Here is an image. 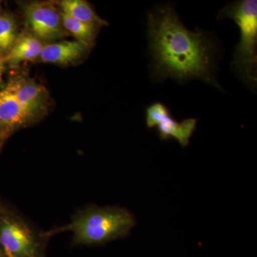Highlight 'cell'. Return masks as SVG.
Instances as JSON below:
<instances>
[{"label": "cell", "instance_id": "obj_1", "mask_svg": "<svg viewBox=\"0 0 257 257\" xmlns=\"http://www.w3.org/2000/svg\"><path fill=\"white\" fill-rule=\"evenodd\" d=\"M147 32L154 78L179 83L199 79L222 90L215 75L218 48L208 32L188 30L169 4L149 12Z\"/></svg>", "mask_w": 257, "mask_h": 257}, {"label": "cell", "instance_id": "obj_2", "mask_svg": "<svg viewBox=\"0 0 257 257\" xmlns=\"http://www.w3.org/2000/svg\"><path fill=\"white\" fill-rule=\"evenodd\" d=\"M135 224V217L125 208L91 205L77 211L68 224L42 234L48 239L70 231L73 246H99L126 237Z\"/></svg>", "mask_w": 257, "mask_h": 257}, {"label": "cell", "instance_id": "obj_3", "mask_svg": "<svg viewBox=\"0 0 257 257\" xmlns=\"http://www.w3.org/2000/svg\"><path fill=\"white\" fill-rule=\"evenodd\" d=\"M231 19L239 29V43L234 49L231 67L249 89L257 84V1L239 0L226 5L218 20Z\"/></svg>", "mask_w": 257, "mask_h": 257}, {"label": "cell", "instance_id": "obj_4", "mask_svg": "<svg viewBox=\"0 0 257 257\" xmlns=\"http://www.w3.org/2000/svg\"><path fill=\"white\" fill-rule=\"evenodd\" d=\"M47 240L23 216L0 204V248L5 257H46Z\"/></svg>", "mask_w": 257, "mask_h": 257}, {"label": "cell", "instance_id": "obj_5", "mask_svg": "<svg viewBox=\"0 0 257 257\" xmlns=\"http://www.w3.org/2000/svg\"><path fill=\"white\" fill-rule=\"evenodd\" d=\"M197 121L196 118L177 121L172 117L169 108L162 102L153 103L146 109L147 127H157L161 140L175 139L182 147L189 146L197 128Z\"/></svg>", "mask_w": 257, "mask_h": 257}, {"label": "cell", "instance_id": "obj_6", "mask_svg": "<svg viewBox=\"0 0 257 257\" xmlns=\"http://www.w3.org/2000/svg\"><path fill=\"white\" fill-rule=\"evenodd\" d=\"M24 13L32 33L41 42L56 41L69 35L62 25L60 13L50 3H29L24 7Z\"/></svg>", "mask_w": 257, "mask_h": 257}, {"label": "cell", "instance_id": "obj_7", "mask_svg": "<svg viewBox=\"0 0 257 257\" xmlns=\"http://www.w3.org/2000/svg\"><path fill=\"white\" fill-rule=\"evenodd\" d=\"M19 104L33 123L47 114L49 95L46 89L31 79L18 77L9 83Z\"/></svg>", "mask_w": 257, "mask_h": 257}, {"label": "cell", "instance_id": "obj_8", "mask_svg": "<svg viewBox=\"0 0 257 257\" xmlns=\"http://www.w3.org/2000/svg\"><path fill=\"white\" fill-rule=\"evenodd\" d=\"M32 124L33 121L19 104L8 84L0 90V130L8 139L15 132Z\"/></svg>", "mask_w": 257, "mask_h": 257}, {"label": "cell", "instance_id": "obj_9", "mask_svg": "<svg viewBox=\"0 0 257 257\" xmlns=\"http://www.w3.org/2000/svg\"><path fill=\"white\" fill-rule=\"evenodd\" d=\"M89 50V47L77 40L52 42L44 45L39 58L45 63L68 64L81 60Z\"/></svg>", "mask_w": 257, "mask_h": 257}, {"label": "cell", "instance_id": "obj_10", "mask_svg": "<svg viewBox=\"0 0 257 257\" xmlns=\"http://www.w3.org/2000/svg\"><path fill=\"white\" fill-rule=\"evenodd\" d=\"M44 45L32 33L23 32L19 35L14 45L6 55L0 57L3 63L18 65L25 61L40 57Z\"/></svg>", "mask_w": 257, "mask_h": 257}, {"label": "cell", "instance_id": "obj_11", "mask_svg": "<svg viewBox=\"0 0 257 257\" xmlns=\"http://www.w3.org/2000/svg\"><path fill=\"white\" fill-rule=\"evenodd\" d=\"M59 5L62 10L61 13L71 18L99 28L107 25L106 21L98 16L90 4L84 0H62Z\"/></svg>", "mask_w": 257, "mask_h": 257}, {"label": "cell", "instance_id": "obj_12", "mask_svg": "<svg viewBox=\"0 0 257 257\" xmlns=\"http://www.w3.org/2000/svg\"><path fill=\"white\" fill-rule=\"evenodd\" d=\"M60 16L64 30L75 37V40L89 48L93 46L100 28L79 21L62 13H60Z\"/></svg>", "mask_w": 257, "mask_h": 257}, {"label": "cell", "instance_id": "obj_13", "mask_svg": "<svg viewBox=\"0 0 257 257\" xmlns=\"http://www.w3.org/2000/svg\"><path fill=\"white\" fill-rule=\"evenodd\" d=\"M16 20L9 14L0 15V55L4 57L11 50L18 37Z\"/></svg>", "mask_w": 257, "mask_h": 257}, {"label": "cell", "instance_id": "obj_14", "mask_svg": "<svg viewBox=\"0 0 257 257\" xmlns=\"http://www.w3.org/2000/svg\"><path fill=\"white\" fill-rule=\"evenodd\" d=\"M6 140L7 138H5V135H3V132L0 130V148L3 146V143H4V142Z\"/></svg>", "mask_w": 257, "mask_h": 257}, {"label": "cell", "instance_id": "obj_15", "mask_svg": "<svg viewBox=\"0 0 257 257\" xmlns=\"http://www.w3.org/2000/svg\"><path fill=\"white\" fill-rule=\"evenodd\" d=\"M3 68H4V63L0 58V82H1L2 77H3Z\"/></svg>", "mask_w": 257, "mask_h": 257}, {"label": "cell", "instance_id": "obj_16", "mask_svg": "<svg viewBox=\"0 0 257 257\" xmlns=\"http://www.w3.org/2000/svg\"><path fill=\"white\" fill-rule=\"evenodd\" d=\"M0 257H5L4 253L2 251L1 248H0Z\"/></svg>", "mask_w": 257, "mask_h": 257}, {"label": "cell", "instance_id": "obj_17", "mask_svg": "<svg viewBox=\"0 0 257 257\" xmlns=\"http://www.w3.org/2000/svg\"></svg>", "mask_w": 257, "mask_h": 257}]
</instances>
